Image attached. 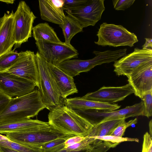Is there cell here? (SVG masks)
I'll return each instance as SVG.
<instances>
[{"label": "cell", "instance_id": "obj_1", "mask_svg": "<svg viewBox=\"0 0 152 152\" xmlns=\"http://www.w3.org/2000/svg\"><path fill=\"white\" fill-rule=\"evenodd\" d=\"M46 107L38 89L26 95L12 98L0 114V124L30 119Z\"/></svg>", "mask_w": 152, "mask_h": 152}, {"label": "cell", "instance_id": "obj_2", "mask_svg": "<svg viewBox=\"0 0 152 152\" xmlns=\"http://www.w3.org/2000/svg\"><path fill=\"white\" fill-rule=\"evenodd\" d=\"M50 125L66 134L87 136L93 126L65 105L57 107L48 115Z\"/></svg>", "mask_w": 152, "mask_h": 152}, {"label": "cell", "instance_id": "obj_3", "mask_svg": "<svg viewBox=\"0 0 152 152\" xmlns=\"http://www.w3.org/2000/svg\"><path fill=\"white\" fill-rule=\"evenodd\" d=\"M35 56L39 74L37 87L46 108L50 111L57 107L64 105L65 99L61 97L46 62L38 51Z\"/></svg>", "mask_w": 152, "mask_h": 152}, {"label": "cell", "instance_id": "obj_4", "mask_svg": "<svg viewBox=\"0 0 152 152\" xmlns=\"http://www.w3.org/2000/svg\"><path fill=\"white\" fill-rule=\"evenodd\" d=\"M96 35L98 39L95 44L102 46H129L132 47L138 42L137 37L121 25L103 23Z\"/></svg>", "mask_w": 152, "mask_h": 152}, {"label": "cell", "instance_id": "obj_5", "mask_svg": "<svg viewBox=\"0 0 152 152\" xmlns=\"http://www.w3.org/2000/svg\"><path fill=\"white\" fill-rule=\"evenodd\" d=\"M76 113L93 126L98 123L113 120L138 116H144L143 101L121 109L106 112L94 109H73Z\"/></svg>", "mask_w": 152, "mask_h": 152}, {"label": "cell", "instance_id": "obj_6", "mask_svg": "<svg viewBox=\"0 0 152 152\" xmlns=\"http://www.w3.org/2000/svg\"><path fill=\"white\" fill-rule=\"evenodd\" d=\"M5 134L12 141L29 147L37 148L53 140L72 135L60 132L50 125L44 128L10 133Z\"/></svg>", "mask_w": 152, "mask_h": 152}, {"label": "cell", "instance_id": "obj_7", "mask_svg": "<svg viewBox=\"0 0 152 152\" xmlns=\"http://www.w3.org/2000/svg\"><path fill=\"white\" fill-rule=\"evenodd\" d=\"M36 18L25 1L19 2L17 10L14 14V49L19 47L32 37L33 23Z\"/></svg>", "mask_w": 152, "mask_h": 152}, {"label": "cell", "instance_id": "obj_8", "mask_svg": "<svg viewBox=\"0 0 152 152\" xmlns=\"http://www.w3.org/2000/svg\"><path fill=\"white\" fill-rule=\"evenodd\" d=\"M38 52L48 63L57 66L61 63L77 58L79 53L72 45L64 42H53L41 40L36 41Z\"/></svg>", "mask_w": 152, "mask_h": 152}, {"label": "cell", "instance_id": "obj_9", "mask_svg": "<svg viewBox=\"0 0 152 152\" xmlns=\"http://www.w3.org/2000/svg\"><path fill=\"white\" fill-rule=\"evenodd\" d=\"M104 1V0H86L81 6L65 11L83 28L90 26H94L101 19L105 10Z\"/></svg>", "mask_w": 152, "mask_h": 152}, {"label": "cell", "instance_id": "obj_10", "mask_svg": "<svg viewBox=\"0 0 152 152\" xmlns=\"http://www.w3.org/2000/svg\"><path fill=\"white\" fill-rule=\"evenodd\" d=\"M36 86L34 83L6 71L0 72V92L11 98L28 94Z\"/></svg>", "mask_w": 152, "mask_h": 152}, {"label": "cell", "instance_id": "obj_11", "mask_svg": "<svg viewBox=\"0 0 152 152\" xmlns=\"http://www.w3.org/2000/svg\"><path fill=\"white\" fill-rule=\"evenodd\" d=\"M151 61L152 49L136 48L132 53L114 62V71L118 76H127L140 65Z\"/></svg>", "mask_w": 152, "mask_h": 152}, {"label": "cell", "instance_id": "obj_12", "mask_svg": "<svg viewBox=\"0 0 152 152\" xmlns=\"http://www.w3.org/2000/svg\"><path fill=\"white\" fill-rule=\"evenodd\" d=\"M126 76L134 95L141 99L152 91V61L140 65Z\"/></svg>", "mask_w": 152, "mask_h": 152}, {"label": "cell", "instance_id": "obj_13", "mask_svg": "<svg viewBox=\"0 0 152 152\" xmlns=\"http://www.w3.org/2000/svg\"><path fill=\"white\" fill-rule=\"evenodd\" d=\"M6 71L32 82L38 86L39 74L34 52L25 51L18 60Z\"/></svg>", "mask_w": 152, "mask_h": 152}, {"label": "cell", "instance_id": "obj_14", "mask_svg": "<svg viewBox=\"0 0 152 152\" xmlns=\"http://www.w3.org/2000/svg\"><path fill=\"white\" fill-rule=\"evenodd\" d=\"M134 93L132 87L128 84L121 86H103L98 90L88 93L82 97L89 100L113 104L124 100Z\"/></svg>", "mask_w": 152, "mask_h": 152}, {"label": "cell", "instance_id": "obj_15", "mask_svg": "<svg viewBox=\"0 0 152 152\" xmlns=\"http://www.w3.org/2000/svg\"><path fill=\"white\" fill-rule=\"evenodd\" d=\"M39 8L43 20L59 25L63 24L65 17L64 0H39Z\"/></svg>", "mask_w": 152, "mask_h": 152}, {"label": "cell", "instance_id": "obj_16", "mask_svg": "<svg viewBox=\"0 0 152 152\" xmlns=\"http://www.w3.org/2000/svg\"><path fill=\"white\" fill-rule=\"evenodd\" d=\"M47 63L61 96L64 99H65L69 95L78 92L73 77L66 74L57 66Z\"/></svg>", "mask_w": 152, "mask_h": 152}, {"label": "cell", "instance_id": "obj_17", "mask_svg": "<svg viewBox=\"0 0 152 152\" xmlns=\"http://www.w3.org/2000/svg\"><path fill=\"white\" fill-rule=\"evenodd\" d=\"M64 104L73 109H94L106 112L115 111L121 107L118 104H110L89 100L82 97L66 99Z\"/></svg>", "mask_w": 152, "mask_h": 152}, {"label": "cell", "instance_id": "obj_18", "mask_svg": "<svg viewBox=\"0 0 152 152\" xmlns=\"http://www.w3.org/2000/svg\"><path fill=\"white\" fill-rule=\"evenodd\" d=\"M14 14L4 13V22L0 28V56L10 51L15 44L13 37Z\"/></svg>", "mask_w": 152, "mask_h": 152}, {"label": "cell", "instance_id": "obj_19", "mask_svg": "<svg viewBox=\"0 0 152 152\" xmlns=\"http://www.w3.org/2000/svg\"><path fill=\"white\" fill-rule=\"evenodd\" d=\"M50 126L48 122L31 119L5 124H0V133L22 132L43 128Z\"/></svg>", "mask_w": 152, "mask_h": 152}, {"label": "cell", "instance_id": "obj_20", "mask_svg": "<svg viewBox=\"0 0 152 152\" xmlns=\"http://www.w3.org/2000/svg\"><path fill=\"white\" fill-rule=\"evenodd\" d=\"M33 37L36 41L43 40L53 42L61 43L53 28L46 22L40 23L33 27Z\"/></svg>", "mask_w": 152, "mask_h": 152}, {"label": "cell", "instance_id": "obj_21", "mask_svg": "<svg viewBox=\"0 0 152 152\" xmlns=\"http://www.w3.org/2000/svg\"><path fill=\"white\" fill-rule=\"evenodd\" d=\"M62 30L65 42L67 45L71 46L70 41L76 34L83 31V28L73 18L69 15H65L63 24L59 25Z\"/></svg>", "mask_w": 152, "mask_h": 152}, {"label": "cell", "instance_id": "obj_22", "mask_svg": "<svg viewBox=\"0 0 152 152\" xmlns=\"http://www.w3.org/2000/svg\"><path fill=\"white\" fill-rule=\"evenodd\" d=\"M125 119L122 118L103 122L93 126L89 134V137L103 136L109 133Z\"/></svg>", "mask_w": 152, "mask_h": 152}, {"label": "cell", "instance_id": "obj_23", "mask_svg": "<svg viewBox=\"0 0 152 152\" xmlns=\"http://www.w3.org/2000/svg\"><path fill=\"white\" fill-rule=\"evenodd\" d=\"M15 49L6 52L0 56V72L6 71L10 68L20 58L24 51L19 53Z\"/></svg>", "mask_w": 152, "mask_h": 152}, {"label": "cell", "instance_id": "obj_24", "mask_svg": "<svg viewBox=\"0 0 152 152\" xmlns=\"http://www.w3.org/2000/svg\"><path fill=\"white\" fill-rule=\"evenodd\" d=\"M95 139L102 141L104 145L109 148H114L120 143L125 141H134L138 142L137 138L122 137L112 135L92 136Z\"/></svg>", "mask_w": 152, "mask_h": 152}, {"label": "cell", "instance_id": "obj_25", "mask_svg": "<svg viewBox=\"0 0 152 152\" xmlns=\"http://www.w3.org/2000/svg\"><path fill=\"white\" fill-rule=\"evenodd\" d=\"M75 136L70 135L60 137L47 142L40 146L39 148L43 152H54L65 148L64 143L69 138Z\"/></svg>", "mask_w": 152, "mask_h": 152}, {"label": "cell", "instance_id": "obj_26", "mask_svg": "<svg viewBox=\"0 0 152 152\" xmlns=\"http://www.w3.org/2000/svg\"><path fill=\"white\" fill-rule=\"evenodd\" d=\"M0 146L12 149L19 152H43L40 148L29 147L11 140L0 141Z\"/></svg>", "mask_w": 152, "mask_h": 152}, {"label": "cell", "instance_id": "obj_27", "mask_svg": "<svg viewBox=\"0 0 152 152\" xmlns=\"http://www.w3.org/2000/svg\"><path fill=\"white\" fill-rule=\"evenodd\" d=\"M137 122V118L130 120L127 122H126L125 120H124L113 129L109 135L122 137L126 129L133 124H136Z\"/></svg>", "mask_w": 152, "mask_h": 152}, {"label": "cell", "instance_id": "obj_28", "mask_svg": "<svg viewBox=\"0 0 152 152\" xmlns=\"http://www.w3.org/2000/svg\"><path fill=\"white\" fill-rule=\"evenodd\" d=\"M141 99L144 107V116L148 118L152 115V91L145 94Z\"/></svg>", "mask_w": 152, "mask_h": 152}, {"label": "cell", "instance_id": "obj_29", "mask_svg": "<svg viewBox=\"0 0 152 152\" xmlns=\"http://www.w3.org/2000/svg\"><path fill=\"white\" fill-rule=\"evenodd\" d=\"M112 1L115 10H124L132 6L135 0H113Z\"/></svg>", "mask_w": 152, "mask_h": 152}, {"label": "cell", "instance_id": "obj_30", "mask_svg": "<svg viewBox=\"0 0 152 152\" xmlns=\"http://www.w3.org/2000/svg\"><path fill=\"white\" fill-rule=\"evenodd\" d=\"M142 152H152V137L147 132L143 135Z\"/></svg>", "mask_w": 152, "mask_h": 152}, {"label": "cell", "instance_id": "obj_31", "mask_svg": "<svg viewBox=\"0 0 152 152\" xmlns=\"http://www.w3.org/2000/svg\"><path fill=\"white\" fill-rule=\"evenodd\" d=\"M86 0H64L63 9L66 10L77 7L83 4Z\"/></svg>", "mask_w": 152, "mask_h": 152}, {"label": "cell", "instance_id": "obj_32", "mask_svg": "<svg viewBox=\"0 0 152 152\" xmlns=\"http://www.w3.org/2000/svg\"><path fill=\"white\" fill-rule=\"evenodd\" d=\"M85 137L75 135L69 138L64 143L65 148L81 142L84 139Z\"/></svg>", "mask_w": 152, "mask_h": 152}, {"label": "cell", "instance_id": "obj_33", "mask_svg": "<svg viewBox=\"0 0 152 152\" xmlns=\"http://www.w3.org/2000/svg\"><path fill=\"white\" fill-rule=\"evenodd\" d=\"M11 98L0 92V114L6 107Z\"/></svg>", "mask_w": 152, "mask_h": 152}, {"label": "cell", "instance_id": "obj_34", "mask_svg": "<svg viewBox=\"0 0 152 152\" xmlns=\"http://www.w3.org/2000/svg\"><path fill=\"white\" fill-rule=\"evenodd\" d=\"M146 41L142 46V49H152V39L151 38H145Z\"/></svg>", "mask_w": 152, "mask_h": 152}, {"label": "cell", "instance_id": "obj_35", "mask_svg": "<svg viewBox=\"0 0 152 152\" xmlns=\"http://www.w3.org/2000/svg\"><path fill=\"white\" fill-rule=\"evenodd\" d=\"M0 152H19L15 150L8 148L0 146Z\"/></svg>", "mask_w": 152, "mask_h": 152}, {"label": "cell", "instance_id": "obj_36", "mask_svg": "<svg viewBox=\"0 0 152 152\" xmlns=\"http://www.w3.org/2000/svg\"><path fill=\"white\" fill-rule=\"evenodd\" d=\"M7 140H10L6 136L0 134V142Z\"/></svg>", "mask_w": 152, "mask_h": 152}, {"label": "cell", "instance_id": "obj_37", "mask_svg": "<svg viewBox=\"0 0 152 152\" xmlns=\"http://www.w3.org/2000/svg\"><path fill=\"white\" fill-rule=\"evenodd\" d=\"M149 134L152 137V120L151 119L149 122Z\"/></svg>", "mask_w": 152, "mask_h": 152}, {"label": "cell", "instance_id": "obj_38", "mask_svg": "<svg viewBox=\"0 0 152 152\" xmlns=\"http://www.w3.org/2000/svg\"><path fill=\"white\" fill-rule=\"evenodd\" d=\"M14 0H0V1L5 2L7 4H12L14 3Z\"/></svg>", "mask_w": 152, "mask_h": 152}, {"label": "cell", "instance_id": "obj_39", "mask_svg": "<svg viewBox=\"0 0 152 152\" xmlns=\"http://www.w3.org/2000/svg\"><path fill=\"white\" fill-rule=\"evenodd\" d=\"M4 20V17H0V28H1Z\"/></svg>", "mask_w": 152, "mask_h": 152}, {"label": "cell", "instance_id": "obj_40", "mask_svg": "<svg viewBox=\"0 0 152 152\" xmlns=\"http://www.w3.org/2000/svg\"><path fill=\"white\" fill-rule=\"evenodd\" d=\"M75 151L74 152H85V151Z\"/></svg>", "mask_w": 152, "mask_h": 152}, {"label": "cell", "instance_id": "obj_41", "mask_svg": "<svg viewBox=\"0 0 152 152\" xmlns=\"http://www.w3.org/2000/svg\"><path fill=\"white\" fill-rule=\"evenodd\" d=\"M85 152H88V151H85Z\"/></svg>", "mask_w": 152, "mask_h": 152}, {"label": "cell", "instance_id": "obj_42", "mask_svg": "<svg viewBox=\"0 0 152 152\" xmlns=\"http://www.w3.org/2000/svg\"></svg>", "mask_w": 152, "mask_h": 152}]
</instances>
